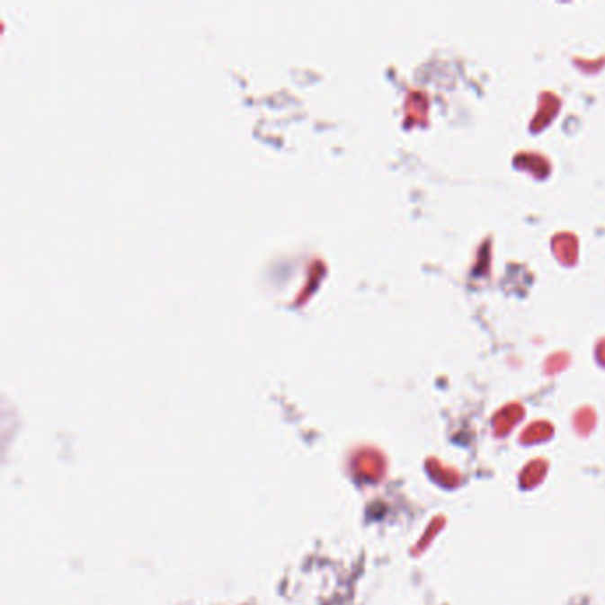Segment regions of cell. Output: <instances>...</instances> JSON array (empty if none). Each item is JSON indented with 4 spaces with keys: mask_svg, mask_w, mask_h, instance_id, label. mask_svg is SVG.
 Listing matches in <instances>:
<instances>
[]
</instances>
